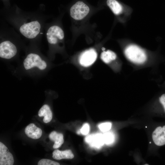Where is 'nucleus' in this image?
<instances>
[{
    "label": "nucleus",
    "mask_w": 165,
    "mask_h": 165,
    "mask_svg": "<svg viewBox=\"0 0 165 165\" xmlns=\"http://www.w3.org/2000/svg\"><path fill=\"white\" fill-rule=\"evenodd\" d=\"M112 123L108 122L101 123L98 125L99 129L103 132H106L109 130L111 127Z\"/></svg>",
    "instance_id": "nucleus-19"
},
{
    "label": "nucleus",
    "mask_w": 165,
    "mask_h": 165,
    "mask_svg": "<svg viewBox=\"0 0 165 165\" xmlns=\"http://www.w3.org/2000/svg\"><path fill=\"white\" fill-rule=\"evenodd\" d=\"M107 4L115 14L119 15L122 12V7L116 0H107Z\"/></svg>",
    "instance_id": "nucleus-15"
},
{
    "label": "nucleus",
    "mask_w": 165,
    "mask_h": 165,
    "mask_svg": "<svg viewBox=\"0 0 165 165\" xmlns=\"http://www.w3.org/2000/svg\"><path fill=\"white\" fill-rule=\"evenodd\" d=\"M159 101L162 106L165 113V94H163L159 97Z\"/></svg>",
    "instance_id": "nucleus-21"
},
{
    "label": "nucleus",
    "mask_w": 165,
    "mask_h": 165,
    "mask_svg": "<svg viewBox=\"0 0 165 165\" xmlns=\"http://www.w3.org/2000/svg\"><path fill=\"white\" fill-rule=\"evenodd\" d=\"M38 115L39 117L44 116L43 120L45 123L50 122L53 117L52 112L50 106L47 105H44L38 112Z\"/></svg>",
    "instance_id": "nucleus-12"
},
{
    "label": "nucleus",
    "mask_w": 165,
    "mask_h": 165,
    "mask_svg": "<svg viewBox=\"0 0 165 165\" xmlns=\"http://www.w3.org/2000/svg\"><path fill=\"white\" fill-rule=\"evenodd\" d=\"M85 141L92 148H100L104 144L103 134L97 133L89 135L85 138Z\"/></svg>",
    "instance_id": "nucleus-9"
},
{
    "label": "nucleus",
    "mask_w": 165,
    "mask_h": 165,
    "mask_svg": "<svg viewBox=\"0 0 165 165\" xmlns=\"http://www.w3.org/2000/svg\"><path fill=\"white\" fill-rule=\"evenodd\" d=\"M90 11L89 7L82 1H78L70 9L71 17L76 20H81L85 17Z\"/></svg>",
    "instance_id": "nucleus-4"
},
{
    "label": "nucleus",
    "mask_w": 165,
    "mask_h": 165,
    "mask_svg": "<svg viewBox=\"0 0 165 165\" xmlns=\"http://www.w3.org/2000/svg\"><path fill=\"white\" fill-rule=\"evenodd\" d=\"M81 133L83 135L88 134L90 130V126L88 123H85L80 130Z\"/></svg>",
    "instance_id": "nucleus-20"
},
{
    "label": "nucleus",
    "mask_w": 165,
    "mask_h": 165,
    "mask_svg": "<svg viewBox=\"0 0 165 165\" xmlns=\"http://www.w3.org/2000/svg\"><path fill=\"white\" fill-rule=\"evenodd\" d=\"M80 133L81 132H80V130H79L78 131H77V133L79 134H80Z\"/></svg>",
    "instance_id": "nucleus-22"
},
{
    "label": "nucleus",
    "mask_w": 165,
    "mask_h": 165,
    "mask_svg": "<svg viewBox=\"0 0 165 165\" xmlns=\"http://www.w3.org/2000/svg\"><path fill=\"white\" fill-rule=\"evenodd\" d=\"M17 50L15 45L10 41H5L0 44V57L1 58L9 59L13 57L17 53Z\"/></svg>",
    "instance_id": "nucleus-5"
},
{
    "label": "nucleus",
    "mask_w": 165,
    "mask_h": 165,
    "mask_svg": "<svg viewBox=\"0 0 165 165\" xmlns=\"http://www.w3.org/2000/svg\"><path fill=\"white\" fill-rule=\"evenodd\" d=\"M14 160L12 154L8 151L7 147L0 142V165H13Z\"/></svg>",
    "instance_id": "nucleus-8"
},
{
    "label": "nucleus",
    "mask_w": 165,
    "mask_h": 165,
    "mask_svg": "<svg viewBox=\"0 0 165 165\" xmlns=\"http://www.w3.org/2000/svg\"><path fill=\"white\" fill-rule=\"evenodd\" d=\"M58 163L46 159L40 160L38 163V165H59Z\"/></svg>",
    "instance_id": "nucleus-18"
},
{
    "label": "nucleus",
    "mask_w": 165,
    "mask_h": 165,
    "mask_svg": "<svg viewBox=\"0 0 165 165\" xmlns=\"http://www.w3.org/2000/svg\"><path fill=\"white\" fill-rule=\"evenodd\" d=\"M53 158L57 160L62 159H72L74 157V155L70 150H66L60 151L56 149L52 153Z\"/></svg>",
    "instance_id": "nucleus-13"
},
{
    "label": "nucleus",
    "mask_w": 165,
    "mask_h": 165,
    "mask_svg": "<svg viewBox=\"0 0 165 165\" xmlns=\"http://www.w3.org/2000/svg\"><path fill=\"white\" fill-rule=\"evenodd\" d=\"M23 66L26 70L36 67L40 70H44L47 67L46 63L38 54L30 53L28 54L23 61Z\"/></svg>",
    "instance_id": "nucleus-2"
},
{
    "label": "nucleus",
    "mask_w": 165,
    "mask_h": 165,
    "mask_svg": "<svg viewBox=\"0 0 165 165\" xmlns=\"http://www.w3.org/2000/svg\"><path fill=\"white\" fill-rule=\"evenodd\" d=\"M41 25L37 20L24 24L20 28V33L25 37L29 39L36 37L39 34Z\"/></svg>",
    "instance_id": "nucleus-3"
},
{
    "label": "nucleus",
    "mask_w": 165,
    "mask_h": 165,
    "mask_svg": "<svg viewBox=\"0 0 165 165\" xmlns=\"http://www.w3.org/2000/svg\"><path fill=\"white\" fill-rule=\"evenodd\" d=\"M49 137L50 140L54 142L53 146V148L54 149L59 148L64 142L63 134L55 131L52 132L49 134Z\"/></svg>",
    "instance_id": "nucleus-14"
},
{
    "label": "nucleus",
    "mask_w": 165,
    "mask_h": 165,
    "mask_svg": "<svg viewBox=\"0 0 165 165\" xmlns=\"http://www.w3.org/2000/svg\"><path fill=\"white\" fill-rule=\"evenodd\" d=\"M46 38L48 42L51 44H55L64 38L63 30L58 26H52L48 30Z\"/></svg>",
    "instance_id": "nucleus-6"
},
{
    "label": "nucleus",
    "mask_w": 165,
    "mask_h": 165,
    "mask_svg": "<svg viewBox=\"0 0 165 165\" xmlns=\"http://www.w3.org/2000/svg\"><path fill=\"white\" fill-rule=\"evenodd\" d=\"M105 143L107 145L112 144L114 141V135L111 132H106L103 134Z\"/></svg>",
    "instance_id": "nucleus-17"
},
{
    "label": "nucleus",
    "mask_w": 165,
    "mask_h": 165,
    "mask_svg": "<svg viewBox=\"0 0 165 165\" xmlns=\"http://www.w3.org/2000/svg\"><path fill=\"white\" fill-rule=\"evenodd\" d=\"M124 53L127 57L135 63H143L147 59L144 51L135 45H131L127 46L125 49Z\"/></svg>",
    "instance_id": "nucleus-1"
},
{
    "label": "nucleus",
    "mask_w": 165,
    "mask_h": 165,
    "mask_svg": "<svg viewBox=\"0 0 165 165\" xmlns=\"http://www.w3.org/2000/svg\"><path fill=\"white\" fill-rule=\"evenodd\" d=\"M24 131L28 137L34 139H39L42 134V130L33 123L28 125L25 127Z\"/></svg>",
    "instance_id": "nucleus-11"
},
{
    "label": "nucleus",
    "mask_w": 165,
    "mask_h": 165,
    "mask_svg": "<svg viewBox=\"0 0 165 165\" xmlns=\"http://www.w3.org/2000/svg\"><path fill=\"white\" fill-rule=\"evenodd\" d=\"M152 140L159 146L165 145V125L157 127L152 133Z\"/></svg>",
    "instance_id": "nucleus-10"
},
{
    "label": "nucleus",
    "mask_w": 165,
    "mask_h": 165,
    "mask_svg": "<svg viewBox=\"0 0 165 165\" xmlns=\"http://www.w3.org/2000/svg\"><path fill=\"white\" fill-rule=\"evenodd\" d=\"M97 57V54L95 50L91 48L85 51L81 54L79 58V62L82 66L88 67L94 62Z\"/></svg>",
    "instance_id": "nucleus-7"
},
{
    "label": "nucleus",
    "mask_w": 165,
    "mask_h": 165,
    "mask_svg": "<svg viewBox=\"0 0 165 165\" xmlns=\"http://www.w3.org/2000/svg\"><path fill=\"white\" fill-rule=\"evenodd\" d=\"M116 57V53L112 51H103L101 54V58L106 64H108L115 60Z\"/></svg>",
    "instance_id": "nucleus-16"
}]
</instances>
